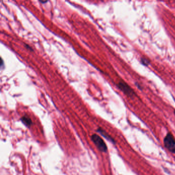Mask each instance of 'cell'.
<instances>
[{
	"instance_id": "1",
	"label": "cell",
	"mask_w": 175,
	"mask_h": 175,
	"mask_svg": "<svg viewBox=\"0 0 175 175\" xmlns=\"http://www.w3.org/2000/svg\"><path fill=\"white\" fill-rule=\"evenodd\" d=\"M165 148L170 152L175 154V138L172 134L169 132L163 140Z\"/></svg>"
},
{
	"instance_id": "2",
	"label": "cell",
	"mask_w": 175,
	"mask_h": 175,
	"mask_svg": "<svg viewBox=\"0 0 175 175\" xmlns=\"http://www.w3.org/2000/svg\"><path fill=\"white\" fill-rule=\"evenodd\" d=\"M91 140L100 151L103 152H106L107 150L106 145L100 136L94 134L91 136Z\"/></svg>"
},
{
	"instance_id": "3",
	"label": "cell",
	"mask_w": 175,
	"mask_h": 175,
	"mask_svg": "<svg viewBox=\"0 0 175 175\" xmlns=\"http://www.w3.org/2000/svg\"><path fill=\"white\" fill-rule=\"evenodd\" d=\"M118 87L125 94L130 97H133L135 95V93L133 90L128 86L126 83L124 82H120L118 83Z\"/></svg>"
},
{
	"instance_id": "4",
	"label": "cell",
	"mask_w": 175,
	"mask_h": 175,
	"mask_svg": "<svg viewBox=\"0 0 175 175\" xmlns=\"http://www.w3.org/2000/svg\"><path fill=\"white\" fill-rule=\"evenodd\" d=\"M21 120L22 122H23L26 126L30 127L32 124V121L31 120V118L27 116H23Z\"/></svg>"
},
{
	"instance_id": "5",
	"label": "cell",
	"mask_w": 175,
	"mask_h": 175,
	"mask_svg": "<svg viewBox=\"0 0 175 175\" xmlns=\"http://www.w3.org/2000/svg\"><path fill=\"white\" fill-rule=\"evenodd\" d=\"M98 131L100 132L101 133V134H102V135H103V136H104V137H105L107 139H108V140H110V141H111L113 142H114V140H113V139L111 138V137H110L109 135H107V134L106 132H104V131H103L102 130H98Z\"/></svg>"
},
{
	"instance_id": "6",
	"label": "cell",
	"mask_w": 175,
	"mask_h": 175,
	"mask_svg": "<svg viewBox=\"0 0 175 175\" xmlns=\"http://www.w3.org/2000/svg\"><path fill=\"white\" fill-rule=\"evenodd\" d=\"M141 63L145 66H148L149 64V61L145 58H142Z\"/></svg>"
},
{
	"instance_id": "7",
	"label": "cell",
	"mask_w": 175,
	"mask_h": 175,
	"mask_svg": "<svg viewBox=\"0 0 175 175\" xmlns=\"http://www.w3.org/2000/svg\"><path fill=\"white\" fill-rule=\"evenodd\" d=\"M25 46H26V48L29 49V50H31V51H33V49H32V48L30 46L28 45L27 44H25Z\"/></svg>"
},
{
	"instance_id": "8",
	"label": "cell",
	"mask_w": 175,
	"mask_h": 175,
	"mask_svg": "<svg viewBox=\"0 0 175 175\" xmlns=\"http://www.w3.org/2000/svg\"><path fill=\"white\" fill-rule=\"evenodd\" d=\"M40 2L42 3H45L47 2V1H40Z\"/></svg>"
},
{
	"instance_id": "9",
	"label": "cell",
	"mask_w": 175,
	"mask_h": 175,
	"mask_svg": "<svg viewBox=\"0 0 175 175\" xmlns=\"http://www.w3.org/2000/svg\"><path fill=\"white\" fill-rule=\"evenodd\" d=\"M174 113H175V111H174Z\"/></svg>"
}]
</instances>
